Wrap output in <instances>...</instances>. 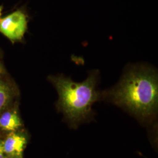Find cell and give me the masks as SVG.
<instances>
[{"instance_id":"8","label":"cell","mask_w":158,"mask_h":158,"mask_svg":"<svg viewBox=\"0 0 158 158\" xmlns=\"http://www.w3.org/2000/svg\"><path fill=\"white\" fill-rule=\"evenodd\" d=\"M4 72V69H3V67H2V66L0 64V74L3 73Z\"/></svg>"},{"instance_id":"6","label":"cell","mask_w":158,"mask_h":158,"mask_svg":"<svg viewBox=\"0 0 158 158\" xmlns=\"http://www.w3.org/2000/svg\"><path fill=\"white\" fill-rule=\"evenodd\" d=\"M11 98V90L9 86L0 80V113L7 107Z\"/></svg>"},{"instance_id":"4","label":"cell","mask_w":158,"mask_h":158,"mask_svg":"<svg viewBox=\"0 0 158 158\" xmlns=\"http://www.w3.org/2000/svg\"><path fill=\"white\" fill-rule=\"evenodd\" d=\"M27 144V139L21 134L11 132L2 142L4 153L11 157L22 158L23 151Z\"/></svg>"},{"instance_id":"2","label":"cell","mask_w":158,"mask_h":158,"mask_svg":"<svg viewBox=\"0 0 158 158\" xmlns=\"http://www.w3.org/2000/svg\"><path fill=\"white\" fill-rule=\"evenodd\" d=\"M99 74L98 70H93L81 83L63 75L51 77L59 94L57 107L71 123L76 124L89 117L92 106L102 97L97 90Z\"/></svg>"},{"instance_id":"1","label":"cell","mask_w":158,"mask_h":158,"mask_svg":"<svg viewBox=\"0 0 158 158\" xmlns=\"http://www.w3.org/2000/svg\"><path fill=\"white\" fill-rule=\"evenodd\" d=\"M102 97L142 119L151 118L157 111L158 74L143 65L127 69L117 85L103 92Z\"/></svg>"},{"instance_id":"7","label":"cell","mask_w":158,"mask_h":158,"mask_svg":"<svg viewBox=\"0 0 158 158\" xmlns=\"http://www.w3.org/2000/svg\"><path fill=\"white\" fill-rule=\"evenodd\" d=\"M4 149H3V145L2 142H0V158H4Z\"/></svg>"},{"instance_id":"9","label":"cell","mask_w":158,"mask_h":158,"mask_svg":"<svg viewBox=\"0 0 158 158\" xmlns=\"http://www.w3.org/2000/svg\"><path fill=\"white\" fill-rule=\"evenodd\" d=\"M1 11H2V7L0 6V17L1 15Z\"/></svg>"},{"instance_id":"3","label":"cell","mask_w":158,"mask_h":158,"mask_svg":"<svg viewBox=\"0 0 158 158\" xmlns=\"http://www.w3.org/2000/svg\"><path fill=\"white\" fill-rule=\"evenodd\" d=\"M28 21L23 12L16 11L0 19V32L12 42L22 40Z\"/></svg>"},{"instance_id":"5","label":"cell","mask_w":158,"mask_h":158,"mask_svg":"<svg viewBox=\"0 0 158 158\" xmlns=\"http://www.w3.org/2000/svg\"><path fill=\"white\" fill-rule=\"evenodd\" d=\"M22 126L21 119L15 111H6L0 117V128L6 131H14Z\"/></svg>"}]
</instances>
